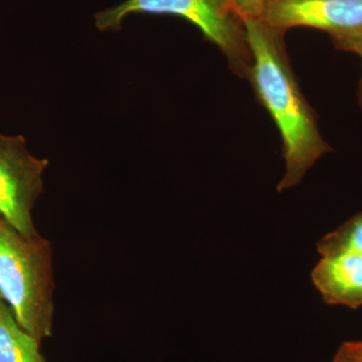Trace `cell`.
<instances>
[{
  "instance_id": "52a82bcc",
  "label": "cell",
  "mask_w": 362,
  "mask_h": 362,
  "mask_svg": "<svg viewBox=\"0 0 362 362\" xmlns=\"http://www.w3.org/2000/svg\"><path fill=\"white\" fill-rule=\"evenodd\" d=\"M40 343L25 332L0 299V362H45Z\"/></svg>"
},
{
  "instance_id": "3957f363",
  "label": "cell",
  "mask_w": 362,
  "mask_h": 362,
  "mask_svg": "<svg viewBox=\"0 0 362 362\" xmlns=\"http://www.w3.org/2000/svg\"><path fill=\"white\" fill-rule=\"evenodd\" d=\"M140 13L185 18L220 49L233 73L247 80L251 49L245 16L233 0H125L97 13L95 25L100 32H117L126 18Z\"/></svg>"
},
{
  "instance_id": "6da1fadb",
  "label": "cell",
  "mask_w": 362,
  "mask_h": 362,
  "mask_svg": "<svg viewBox=\"0 0 362 362\" xmlns=\"http://www.w3.org/2000/svg\"><path fill=\"white\" fill-rule=\"evenodd\" d=\"M252 65L247 80L270 114L282 139L285 175L278 192L296 187L321 157L332 151L319 131L315 111L295 77L284 33L259 18H245Z\"/></svg>"
},
{
  "instance_id": "5b68a950",
  "label": "cell",
  "mask_w": 362,
  "mask_h": 362,
  "mask_svg": "<svg viewBox=\"0 0 362 362\" xmlns=\"http://www.w3.org/2000/svg\"><path fill=\"white\" fill-rule=\"evenodd\" d=\"M47 159L28 151L23 135L0 133V220L25 237L40 233L33 220V211L44 192V173Z\"/></svg>"
},
{
  "instance_id": "8fae6325",
  "label": "cell",
  "mask_w": 362,
  "mask_h": 362,
  "mask_svg": "<svg viewBox=\"0 0 362 362\" xmlns=\"http://www.w3.org/2000/svg\"><path fill=\"white\" fill-rule=\"evenodd\" d=\"M357 56H358L359 58L361 59V66H362V49H361V51L358 52V54H357ZM357 100H358L359 107H361V110H362V73H361V81H359L358 90H357Z\"/></svg>"
},
{
  "instance_id": "8992f818",
  "label": "cell",
  "mask_w": 362,
  "mask_h": 362,
  "mask_svg": "<svg viewBox=\"0 0 362 362\" xmlns=\"http://www.w3.org/2000/svg\"><path fill=\"white\" fill-rule=\"evenodd\" d=\"M312 281L326 304L362 306V256L352 252L321 256Z\"/></svg>"
},
{
  "instance_id": "30bf717a",
  "label": "cell",
  "mask_w": 362,
  "mask_h": 362,
  "mask_svg": "<svg viewBox=\"0 0 362 362\" xmlns=\"http://www.w3.org/2000/svg\"><path fill=\"white\" fill-rule=\"evenodd\" d=\"M338 350L349 358L362 362V340L343 343Z\"/></svg>"
},
{
  "instance_id": "7a4b0ae2",
  "label": "cell",
  "mask_w": 362,
  "mask_h": 362,
  "mask_svg": "<svg viewBox=\"0 0 362 362\" xmlns=\"http://www.w3.org/2000/svg\"><path fill=\"white\" fill-rule=\"evenodd\" d=\"M54 293L51 242L25 237L0 220V299L40 343L52 335Z\"/></svg>"
},
{
  "instance_id": "ba28073f",
  "label": "cell",
  "mask_w": 362,
  "mask_h": 362,
  "mask_svg": "<svg viewBox=\"0 0 362 362\" xmlns=\"http://www.w3.org/2000/svg\"><path fill=\"white\" fill-rule=\"evenodd\" d=\"M321 256L335 252H352L362 256V211L350 218L317 245Z\"/></svg>"
},
{
  "instance_id": "277c9868",
  "label": "cell",
  "mask_w": 362,
  "mask_h": 362,
  "mask_svg": "<svg viewBox=\"0 0 362 362\" xmlns=\"http://www.w3.org/2000/svg\"><path fill=\"white\" fill-rule=\"evenodd\" d=\"M259 18L280 32L315 28L341 51L362 49V0H265Z\"/></svg>"
},
{
  "instance_id": "9c48e42d",
  "label": "cell",
  "mask_w": 362,
  "mask_h": 362,
  "mask_svg": "<svg viewBox=\"0 0 362 362\" xmlns=\"http://www.w3.org/2000/svg\"><path fill=\"white\" fill-rule=\"evenodd\" d=\"M245 18H259L265 0H233Z\"/></svg>"
},
{
  "instance_id": "7c38bea8",
  "label": "cell",
  "mask_w": 362,
  "mask_h": 362,
  "mask_svg": "<svg viewBox=\"0 0 362 362\" xmlns=\"http://www.w3.org/2000/svg\"><path fill=\"white\" fill-rule=\"evenodd\" d=\"M332 362H358L356 361H354V359L349 358L344 354H341V352L338 350L337 356H334V359H333Z\"/></svg>"
}]
</instances>
